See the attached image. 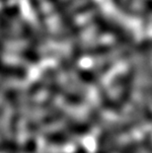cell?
<instances>
[{"mask_svg": "<svg viewBox=\"0 0 152 153\" xmlns=\"http://www.w3.org/2000/svg\"><path fill=\"white\" fill-rule=\"evenodd\" d=\"M73 153H88V152H87V150L83 147V146H79Z\"/></svg>", "mask_w": 152, "mask_h": 153, "instance_id": "cell-3", "label": "cell"}, {"mask_svg": "<svg viewBox=\"0 0 152 153\" xmlns=\"http://www.w3.org/2000/svg\"><path fill=\"white\" fill-rule=\"evenodd\" d=\"M36 150H37V141L35 139V136H31L25 144V152L35 153Z\"/></svg>", "mask_w": 152, "mask_h": 153, "instance_id": "cell-2", "label": "cell"}, {"mask_svg": "<svg viewBox=\"0 0 152 153\" xmlns=\"http://www.w3.org/2000/svg\"><path fill=\"white\" fill-rule=\"evenodd\" d=\"M91 129V123H67L65 128L50 132L46 135L47 141L51 144H64L68 142L73 136L84 135Z\"/></svg>", "mask_w": 152, "mask_h": 153, "instance_id": "cell-1", "label": "cell"}]
</instances>
